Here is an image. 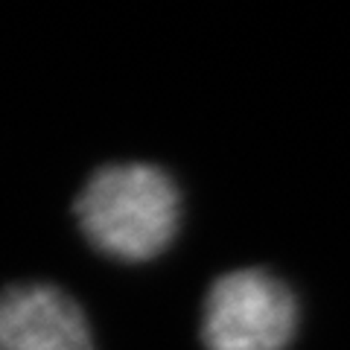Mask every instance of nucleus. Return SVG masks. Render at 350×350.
<instances>
[{
	"label": "nucleus",
	"instance_id": "f257e3e1",
	"mask_svg": "<svg viewBox=\"0 0 350 350\" xmlns=\"http://www.w3.org/2000/svg\"><path fill=\"white\" fill-rule=\"evenodd\" d=\"M181 190L158 163L126 161L94 170L73 202L82 237L120 262L161 257L181 231Z\"/></svg>",
	"mask_w": 350,
	"mask_h": 350
},
{
	"label": "nucleus",
	"instance_id": "f03ea898",
	"mask_svg": "<svg viewBox=\"0 0 350 350\" xmlns=\"http://www.w3.org/2000/svg\"><path fill=\"white\" fill-rule=\"evenodd\" d=\"M301 327L295 292L266 269L219 275L204 295V350H289Z\"/></svg>",
	"mask_w": 350,
	"mask_h": 350
},
{
	"label": "nucleus",
	"instance_id": "7ed1b4c3",
	"mask_svg": "<svg viewBox=\"0 0 350 350\" xmlns=\"http://www.w3.org/2000/svg\"><path fill=\"white\" fill-rule=\"evenodd\" d=\"M0 350H96L91 321L53 283H12L0 292Z\"/></svg>",
	"mask_w": 350,
	"mask_h": 350
}]
</instances>
